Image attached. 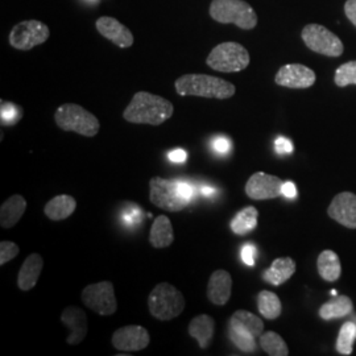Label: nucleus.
Masks as SVG:
<instances>
[{"instance_id":"obj_1","label":"nucleus","mask_w":356,"mask_h":356,"mask_svg":"<svg viewBox=\"0 0 356 356\" xmlns=\"http://www.w3.org/2000/svg\"><path fill=\"white\" fill-rule=\"evenodd\" d=\"M173 113L175 106L170 101L156 94L139 91L126 107L123 118L126 122L134 124L160 126L170 119Z\"/></svg>"},{"instance_id":"obj_2","label":"nucleus","mask_w":356,"mask_h":356,"mask_svg":"<svg viewBox=\"0 0 356 356\" xmlns=\"http://www.w3.org/2000/svg\"><path fill=\"white\" fill-rule=\"evenodd\" d=\"M181 97H200L207 99H229L235 95V86L222 78L207 74H185L175 82Z\"/></svg>"},{"instance_id":"obj_3","label":"nucleus","mask_w":356,"mask_h":356,"mask_svg":"<svg viewBox=\"0 0 356 356\" xmlns=\"http://www.w3.org/2000/svg\"><path fill=\"white\" fill-rule=\"evenodd\" d=\"M57 127L65 132H76L85 138H94L101 129L98 118L74 103H65L54 113Z\"/></svg>"},{"instance_id":"obj_4","label":"nucleus","mask_w":356,"mask_h":356,"mask_svg":"<svg viewBox=\"0 0 356 356\" xmlns=\"http://www.w3.org/2000/svg\"><path fill=\"white\" fill-rule=\"evenodd\" d=\"M185 305L184 294L169 282L157 284L148 297L149 313L153 318L159 321L177 318L185 310Z\"/></svg>"},{"instance_id":"obj_5","label":"nucleus","mask_w":356,"mask_h":356,"mask_svg":"<svg viewBox=\"0 0 356 356\" xmlns=\"http://www.w3.org/2000/svg\"><path fill=\"white\" fill-rule=\"evenodd\" d=\"M209 13L220 24H235L245 31L257 24V15L244 0H213Z\"/></svg>"},{"instance_id":"obj_6","label":"nucleus","mask_w":356,"mask_h":356,"mask_svg":"<svg viewBox=\"0 0 356 356\" xmlns=\"http://www.w3.org/2000/svg\"><path fill=\"white\" fill-rule=\"evenodd\" d=\"M251 61L248 51L238 42H222L216 45L206 58V64L220 73H238L248 67Z\"/></svg>"},{"instance_id":"obj_7","label":"nucleus","mask_w":356,"mask_h":356,"mask_svg":"<svg viewBox=\"0 0 356 356\" xmlns=\"http://www.w3.org/2000/svg\"><path fill=\"white\" fill-rule=\"evenodd\" d=\"M149 201L168 213L182 211L189 204L178 193V181L157 176L149 179Z\"/></svg>"},{"instance_id":"obj_8","label":"nucleus","mask_w":356,"mask_h":356,"mask_svg":"<svg viewBox=\"0 0 356 356\" xmlns=\"http://www.w3.org/2000/svg\"><path fill=\"white\" fill-rule=\"evenodd\" d=\"M81 300L83 305L103 317L113 316L118 310L114 284L111 281L90 284L81 293Z\"/></svg>"},{"instance_id":"obj_9","label":"nucleus","mask_w":356,"mask_h":356,"mask_svg":"<svg viewBox=\"0 0 356 356\" xmlns=\"http://www.w3.org/2000/svg\"><path fill=\"white\" fill-rule=\"evenodd\" d=\"M302 40L310 51L327 57H339L343 53L341 38L319 24H309L302 29Z\"/></svg>"},{"instance_id":"obj_10","label":"nucleus","mask_w":356,"mask_h":356,"mask_svg":"<svg viewBox=\"0 0 356 356\" xmlns=\"http://www.w3.org/2000/svg\"><path fill=\"white\" fill-rule=\"evenodd\" d=\"M49 36L51 31L42 22L26 20L13 26L8 40L15 49L31 51L32 48L44 44Z\"/></svg>"},{"instance_id":"obj_11","label":"nucleus","mask_w":356,"mask_h":356,"mask_svg":"<svg viewBox=\"0 0 356 356\" xmlns=\"http://www.w3.org/2000/svg\"><path fill=\"white\" fill-rule=\"evenodd\" d=\"M282 181L280 178L264 172H256L245 184V194L254 201L275 200L282 194Z\"/></svg>"},{"instance_id":"obj_12","label":"nucleus","mask_w":356,"mask_h":356,"mask_svg":"<svg viewBox=\"0 0 356 356\" xmlns=\"http://www.w3.org/2000/svg\"><path fill=\"white\" fill-rule=\"evenodd\" d=\"M111 343L118 351H126L131 354L147 348L151 343V335L143 326L129 325L115 331Z\"/></svg>"},{"instance_id":"obj_13","label":"nucleus","mask_w":356,"mask_h":356,"mask_svg":"<svg viewBox=\"0 0 356 356\" xmlns=\"http://www.w3.org/2000/svg\"><path fill=\"white\" fill-rule=\"evenodd\" d=\"M316 73L301 64L284 65L275 76L279 86L288 89H309L316 83Z\"/></svg>"},{"instance_id":"obj_14","label":"nucleus","mask_w":356,"mask_h":356,"mask_svg":"<svg viewBox=\"0 0 356 356\" xmlns=\"http://www.w3.org/2000/svg\"><path fill=\"white\" fill-rule=\"evenodd\" d=\"M331 219L347 229H356V195L351 191H343L334 197L327 209Z\"/></svg>"},{"instance_id":"obj_15","label":"nucleus","mask_w":356,"mask_h":356,"mask_svg":"<svg viewBox=\"0 0 356 356\" xmlns=\"http://www.w3.org/2000/svg\"><path fill=\"white\" fill-rule=\"evenodd\" d=\"M61 322L69 330V335L66 338V343L70 346L83 342V339L88 335L89 331V321L85 310L76 307V306H67L65 307L61 314Z\"/></svg>"},{"instance_id":"obj_16","label":"nucleus","mask_w":356,"mask_h":356,"mask_svg":"<svg viewBox=\"0 0 356 356\" xmlns=\"http://www.w3.org/2000/svg\"><path fill=\"white\" fill-rule=\"evenodd\" d=\"M232 292V277L227 270L225 269H216V272L211 273L207 289H206V297L207 300L216 306H225L231 298Z\"/></svg>"},{"instance_id":"obj_17","label":"nucleus","mask_w":356,"mask_h":356,"mask_svg":"<svg viewBox=\"0 0 356 356\" xmlns=\"http://www.w3.org/2000/svg\"><path fill=\"white\" fill-rule=\"evenodd\" d=\"M97 29L103 38L110 40L113 44L122 49L134 45L132 32L115 17H110V16L99 17L97 20Z\"/></svg>"},{"instance_id":"obj_18","label":"nucleus","mask_w":356,"mask_h":356,"mask_svg":"<svg viewBox=\"0 0 356 356\" xmlns=\"http://www.w3.org/2000/svg\"><path fill=\"white\" fill-rule=\"evenodd\" d=\"M42 268H44V260L41 254H31L26 256L23 266L17 273V288L23 292L32 291L38 285Z\"/></svg>"},{"instance_id":"obj_19","label":"nucleus","mask_w":356,"mask_h":356,"mask_svg":"<svg viewBox=\"0 0 356 356\" xmlns=\"http://www.w3.org/2000/svg\"><path fill=\"white\" fill-rule=\"evenodd\" d=\"M188 332L193 339L197 341L200 348L206 350L213 343L216 334V321L207 314H200L191 319Z\"/></svg>"},{"instance_id":"obj_20","label":"nucleus","mask_w":356,"mask_h":356,"mask_svg":"<svg viewBox=\"0 0 356 356\" xmlns=\"http://www.w3.org/2000/svg\"><path fill=\"white\" fill-rule=\"evenodd\" d=\"M296 269L297 266L292 257H279L273 260L270 267L263 272L261 277L273 286H280L292 277L296 273Z\"/></svg>"},{"instance_id":"obj_21","label":"nucleus","mask_w":356,"mask_h":356,"mask_svg":"<svg viewBox=\"0 0 356 356\" xmlns=\"http://www.w3.org/2000/svg\"><path fill=\"white\" fill-rule=\"evenodd\" d=\"M26 210V198L20 194H13L6 200L0 207V226L3 229H13L23 218Z\"/></svg>"},{"instance_id":"obj_22","label":"nucleus","mask_w":356,"mask_h":356,"mask_svg":"<svg viewBox=\"0 0 356 356\" xmlns=\"http://www.w3.org/2000/svg\"><path fill=\"white\" fill-rule=\"evenodd\" d=\"M175 242V232L170 219L166 216H159L153 220L151 232H149V243L153 248L161 250L168 248Z\"/></svg>"},{"instance_id":"obj_23","label":"nucleus","mask_w":356,"mask_h":356,"mask_svg":"<svg viewBox=\"0 0 356 356\" xmlns=\"http://www.w3.org/2000/svg\"><path fill=\"white\" fill-rule=\"evenodd\" d=\"M76 201L74 197L69 194H60L48 201V204L44 207V214L48 216L51 220L60 222L73 216L76 211Z\"/></svg>"},{"instance_id":"obj_24","label":"nucleus","mask_w":356,"mask_h":356,"mask_svg":"<svg viewBox=\"0 0 356 356\" xmlns=\"http://www.w3.org/2000/svg\"><path fill=\"white\" fill-rule=\"evenodd\" d=\"M354 312V304L347 296H334L319 309V317L325 321L344 318Z\"/></svg>"},{"instance_id":"obj_25","label":"nucleus","mask_w":356,"mask_h":356,"mask_svg":"<svg viewBox=\"0 0 356 356\" xmlns=\"http://www.w3.org/2000/svg\"><path fill=\"white\" fill-rule=\"evenodd\" d=\"M229 327L250 332L256 339L264 332L263 321L247 310H236L229 318Z\"/></svg>"},{"instance_id":"obj_26","label":"nucleus","mask_w":356,"mask_h":356,"mask_svg":"<svg viewBox=\"0 0 356 356\" xmlns=\"http://www.w3.org/2000/svg\"><path fill=\"white\" fill-rule=\"evenodd\" d=\"M257 219H259L257 209L254 206H247L241 211H238L231 219L229 229L238 236H245L256 229Z\"/></svg>"},{"instance_id":"obj_27","label":"nucleus","mask_w":356,"mask_h":356,"mask_svg":"<svg viewBox=\"0 0 356 356\" xmlns=\"http://www.w3.org/2000/svg\"><path fill=\"white\" fill-rule=\"evenodd\" d=\"M319 276L327 282H335L339 280L342 273V266L339 256L331 250L322 251L317 260Z\"/></svg>"},{"instance_id":"obj_28","label":"nucleus","mask_w":356,"mask_h":356,"mask_svg":"<svg viewBox=\"0 0 356 356\" xmlns=\"http://www.w3.org/2000/svg\"><path fill=\"white\" fill-rule=\"evenodd\" d=\"M257 309L264 318L275 321L282 313V304L276 293L261 291L257 294Z\"/></svg>"},{"instance_id":"obj_29","label":"nucleus","mask_w":356,"mask_h":356,"mask_svg":"<svg viewBox=\"0 0 356 356\" xmlns=\"http://www.w3.org/2000/svg\"><path fill=\"white\" fill-rule=\"evenodd\" d=\"M260 347L263 351L270 356H288L289 355V347L285 343V341L275 331L263 332L259 338Z\"/></svg>"},{"instance_id":"obj_30","label":"nucleus","mask_w":356,"mask_h":356,"mask_svg":"<svg viewBox=\"0 0 356 356\" xmlns=\"http://www.w3.org/2000/svg\"><path fill=\"white\" fill-rule=\"evenodd\" d=\"M356 339V325L353 321L344 322L341 327L335 348L341 355H351L354 351V343Z\"/></svg>"},{"instance_id":"obj_31","label":"nucleus","mask_w":356,"mask_h":356,"mask_svg":"<svg viewBox=\"0 0 356 356\" xmlns=\"http://www.w3.org/2000/svg\"><path fill=\"white\" fill-rule=\"evenodd\" d=\"M0 107V122L3 127L16 126L23 118V108L17 104L1 101Z\"/></svg>"},{"instance_id":"obj_32","label":"nucleus","mask_w":356,"mask_h":356,"mask_svg":"<svg viewBox=\"0 0 356 356\" xmlns=\"http://www.w3.org/2000/svg\"><path fill=\"white\" fill-rule=\"evenodd\" d=\"M229 339L232 343L235 344L243 353H254L256 350V338L251 335L250 332L229 327Z\"/></svg>"},{"instance_id":"obj_33","label":"nucleus","mask_w":356,"mask_h":356,"mask_svg":"<svg viewBox=\"0 0 356 356\" xmlns=\"http://www.w3.org/2000/svg\"><path fill=\"white\" fill-rule=\"evenodd\" d=\"M335 85L346 88L348 85H356V61H350L341 65L335 72Z\"/></svg>"},{"instance_id":"obj_34","label":"nucleus","mask_w":356,"mask_h":356,"mask_svg":"<svg viewBox=\"0 0 356 356\" xmlns=\"http://www.w3.org/2000/svg\"><path fill=\"white\" fill-rule=\"evenodd\" d=\"M20 254V248L16 243L3 241L0 243V266H6Z\"/></svg>"},{"instance_id":"obj_35","label":"nucleus","mask_w":356,"mask_h":356,"mask_svg":"<svg viewBox=\"0 0 356 356\" xmlns=\"http://www.w3.org/2000/svg\"><path fill=\"white\" fill-rule=\"evenodd\" d=\"M256 254H257V250H256L254 244H244L243 245L241 256H242L244 264H247L248 267H254Z\"/></svg>"},{"instance_id":"obj_36","label":"nucleus","mask_w":356,"mask_h":356,"mask_svg":"<svg viewBox=\"0 0 356 356\" xmlns=\"http://www.w3.org/2000/svg\"><path fill=\"white\" fill-rule=\"evenodd\" d=\"M275 148L279 154H289L293 152V143L289 139L279 138L275 141Z\"/></svg>"},{"instance_id":"obj_37","label":"nucleus","mask_w":356,"mask_h":356,"mask_svg":"<svg viewBox=\"0 0 356 356\" xmlns=\"http://www.w3.org/2000/svg\"><path fill=\"white\" fill-rule=\"evenodd\" d=\"M178 193L185 201H188L191 204V201L194 197V189L191 188V185L186 182H178Z\"/></svg>"},{"instance_id":"obj_38","label":"nucleus","mask_w":356,"mask_h":356,"mask_svg":"<svg viewBox=\"0 0 356 356\" xmlns=\"http://www.w3.org/2000/svg\"><path fill=\"white\" fill-rule=\"evenodd\" d=\"M344 13L348 20L356 26V0H347L344 4Z\"/></svg>"},{"instance_id":"obj_39","label":"nucleus","mask_w":356,"mask_h":356,"mask_svg":"<svg viewBox=\"0 0 356 356\" xmlns=\"http://www.w3.org/2000/svg\"><path fill=\"white\" fill-rule=\"evenodd\" d=\"M168 159L172 163H185L188 159V153L185 152L184 149H173L168 153Z\"/></svg>"},{"instance_id":"obj_40","label":"nucleus","mask_w":356,"mask_h":356,"mask_svg":"<svg viewBox=\"0 0 356 356\" xmlns=\"http://www.w3.org/2000/svg\"><path fill=\"white\" fill-rule=\"evenodd\" d=\"M231 148L229 139L226 138H216L214 140V149L218 153H227Z\"/></svg>"},{"instance_id":"obj_41","label":"nucleus","mask_w":356,"mask_h":356,"mask_svg":"<svg viewBox=\"0 0 356 356\" xmlns=\"http://www.w3.org/2000/svg\"><path fill=\"white\" fill-rule=\"evenodd\" d=\"M282 195H285L289 200L296 198L297 189H296V185L293 184L292 181H286V182L282 184Z\"/></svg>"},{"instance_id":"obj_42","label":"nucleus","mask_w":356,"mask_h":356,"mask_svg":"<svg viewBox=\"0 0 356 356\" xmlns=\"http://www.w3.org/2000/svg\"><path fill=\"white\" fill-rule=\"evenodd\" d=\"M214 193V189H210V188H204V194L206 195H210V194H213Z\"/></svg>"},{"instance_id":"obj_43","label":"nucleus","mask_w":356,"mask_h":356,"mask_svg":"<svg viewBox=\"0 0 356 356\" xmlns=\"http://www.w3.org/2000/svg\"><path fill=\"white\" fill-rule=\"evenodd\" d=\"M350 321H353V322H354V323H355V325H356V314H355V316H353V317H351V319H350Z\"/></svg>"}]
</instances>
